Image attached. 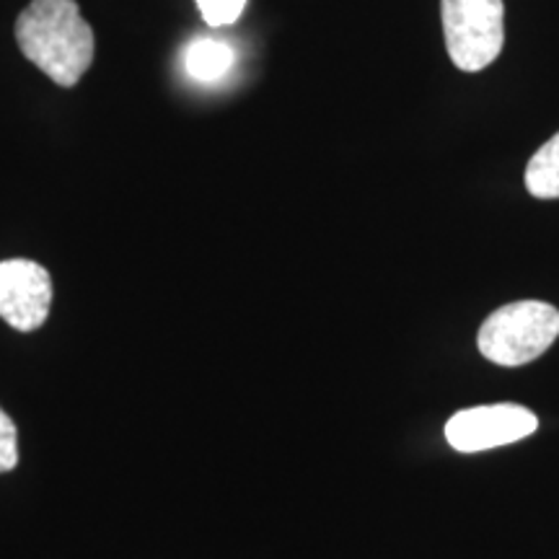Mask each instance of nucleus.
Returning <instances> with one entry per match:
<instances>
[{"mask_svg":"<svg viewBox=\"0 0 559 559\" xmlns=\"http://www.w3.org/2000/svg\"><path fill=\"white\" fill-rule=\"evenodd\" d=\"M24 58L62 88L75 86L91 68L96 37L75 0H32L16 19Z\"/></svg>","mask_w":559,"mask_h":559,"instance_id":"nucleus-1","label":"nucleus"},{"mask_svg":"<svg viewBox=\"0 0 559 559\" xmlns=\"http://www.w3.org/2000/svg\"><path fill=\"white\" fill-rule=\"evenodd\" d=\"M559 337V311L544 300H515L489 313L477 345L489 362L519 368L542 358Z\"/></svg>","mask_w":559,"mask_h":559,"instance_id":"nucleus-2","label":"nucleus"},{"mask_svg":"<svg viewBox=\"0 0 559 559\" xmlns=\"http://www.w3.org/2000/svg\"><path fill=\"white\" fill-rule=\"evenodd\" d=\"M440 16L453 66L477 73L500 58L506 45L502 0H440Z\"/></svg>","mask_w":559,"mask_h":559,"instance_id":"nucleus-3","label":"nucleus"},{"mask_svg":"<svg viewBox=\"0 0 559 559\" xmlns=\"http://www.w3.org/2000/svg\"><path fill=\"white\" fill-rule=\"evenodd\" d=\"M539 428V417L521 404H485L461 409L445 423V440L459 453H479L519 443Z\"/></svg>","mask_w":559,"mask_h":559,"instance_id":"nucleus-4","label":"nucleus"},{"mask_svg":"<svg viewBox=\"0 0 559 559\" xmlns=\"http://www.w3.org/2000/svg\"><path fill=\"white\" fill-rule=\"evenodd\" d=\"M52 277L32 260L0 262V319L16 332H34L50 317Z\"/></svg>","mask_w":559,"mask_h":559,"instance_id":"nucleus-5","label":"nucleus"},{"mask_svg":"<svg viewBox=\"0 0 559 559\" xmlns=\"http://www.w3.org/2000/svg\"><path fill=\"white\" fill-rule=\"evenodd\" d=\"M234 62H236L234 47H230L228 41L210 39V37L192 39L190 45L185 47V52H181L185 73L198 83H215L226 79L228 70L234 68Z\"/></svg>","mask_w":559,"mask_h":559,"instance_id":"nucleus-6","label":"nucleus"},{"mask_svg":"<svg viewBox=\"0 0 559 559\" xmlns=\"http://www.w3.org/2000/svg\"><path fill=\"white\" fill-rule=\"evenodd\" d=\"M526 190L539 200L559 198V132L528 160Z\"/></svg>","mask_w":559,"mask_h":559,"instance_id":"nucleus-7","label":"nucleus"},{"mask_svg":"<svg viewBox=\"0 0 559 559\" xmlns=\"http://www.w3.org/2000/svg\"><path fill=\"white\" fill-rule=\"evenodd\" d=\"M198 9L207 26H228L247 9V0H198Z\"/></svg>","mask_w":559,"mask_h":559,"instance_id":"nucleus-8","label":"nucleus"},{"mask_svg":"<svg viewBox=\"0 0 559 559\" xmlns=\"http://www.w3.org/2000/svg\"><path fill=\"white\" fill-rule=\"evenodd\" d=\"M19 464V432L13 419L0 409V474L13 472Z\"/></svg>","mask_w":559,"mask_h":559,"instance_id":"nucleus-9","label":"nucleus"}]
</instances>
